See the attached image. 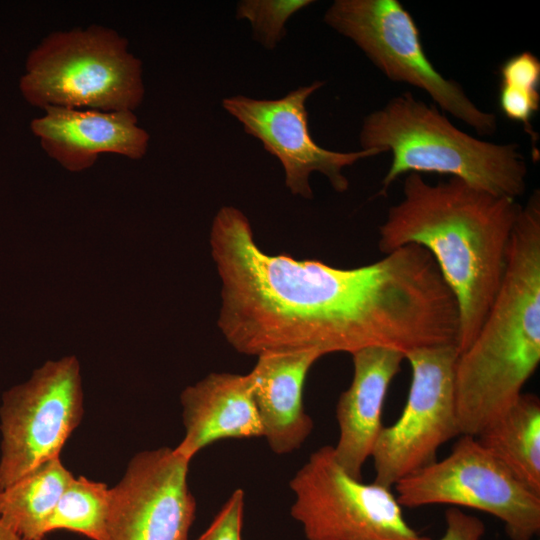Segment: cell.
<instances>
[{"instance_id":"6","label":"cell","mask_w":540,"mask_h":540,"mask_svg":"<svg viewBox=\"0 0 540 540\" xmlns=\"http://www.w3.org/2000/svg\"><path fill=\"white\" fill-rule=\"evenodd\" d=\"M323 20L353 41L391 81L426 92L437 107L480 135L496 132V115L479 108L459 83L433 66L412 15L398 0H335Z\"/></svg>"},{"instance_id":"21","label":"cell","mask_w":540,"mask_h":540,"mask_svg":"<svg viewBox=\"0 0 540 540\" xmlns=\"http://www.w3.org/2000/svg\"><path fill=\"white\" fill-rule=\"evenodd\" d=\"M312 3V0H243L237 3L236 17L247 20L253 38L272 50L286 35L288 19Z\"/></svg>"},{"instance_id":"2","label":"cell","mask_w":540,"mask_h":540,"mask_svg":"<svg viewBox=\"0 0 540 540\" xmlns=\"http://www.w3.org/2000/svg\"><path fill=\"white\" fill-rule=\"evenodd\" d=\"M521 207L514 198L455 177L430 184L421 174L409 173L402 199L379 227L378 247L384 254L417 245L434 259L457 303L459 353L474 340L500 288Z\"/></svg>"},{"instance_id":"15","label":"cell","mask_w":540,"mask_h":540,"mask_svg":"<svg viewBox=\"0 0 540 540\" xmlns=\"http://www.w3.org/2000/svg\"><path fill=\"white\" fill-rule=\"evenodd\" d=\"M180 402L185 433L174 450L190 461L212 443L262 437L248 373H210L186 387Z\"/></svg>"},{"instance_id":"22","label":"cell","mask_w":540,"mask_h":540,"mask_svg":"<svg viewBox=\"0 0 540 540\" xmlns=\"http://www.w3.org/2000/svg\"><path fill=\"white\" fill-rule=\"evenodd\" d=\"M245 494L234 490L208 528L194 540H242Z\"/></svg>"},{"instance_id":"7","label":"cell","mask_w":540,"mask_h":540,"mask_svg":"<svg viewBox=\"0 0 540 540\" xmlns=\"http://www.w3.org/2000/svg\"><path fill=\"white\" fill-rule=\"evenodd\" d=\"M289 486L307 540H431L407 522L391 488L352 477L330 445L311 453Z\"/></svg>"},{"instance_id":"3","label":"cell","mask_w":540,"mask_h":540,"mask_svg":"<svg viewBox=\"0 0 540 540\" xmlns=\"http://www.w3.org/2000/svg\"><path fill=\"white\" fill-rule=\"evenodd\" d=\"M540 362V194L521 207L506 271L489 311L455 365L460 435L478 436L508 410Z\"/></svg>"},{"instance_id":"20","label":"cell","mask_w":540,"mask_h":540,"mask_svg":"<svg viewBox=\"0 0 540 540\" xmlns=\"http://www.w3.org/2000/svg\"><path fill=\"white\" fill-rule=\"evenodd\" d=\"M498 104L508 119L521 123L532 143V157L539 159L538 135L532 118L540 108V61L530 51L506 59L499 69Z\"/></svg>"},{"instance_id":"24","label":"cell","mask_w":540,"mask_h":540,"mask_svg":"<svg viewBox=\"0 0 540 540\" xmlns=\"http://www.w3.org/2000/svg\"><path fill=\"white\" fill-rule=\"evenodd\" d=\"M2 490V486L0 484V491ZM0 540H27L25 538H22L18 534H16L14 531H12L1 519L0 517ZM47 540V538L42 539Z\"/></svg>"},{"instance_id":"16","label":"cell","mask_w":540,"mask_h":540,"mask_svg":"<svg viewBox=\"0 0 540 540\" xmlns=\"http://www.w3.org/2000/svg\"><path fill=\"white\" fill-rule=\"evenodd\" d=\"M321 357L313 351L264 354L248 373L262 438L275 454L299 449L313 430L303 394L308 372Z\"/></svg>"},{"instance_id":"8","label":"cell","mask_w":540,"mask_h":540,"mask_svg":"<svg viewBox=\"0 0 540 540\" xmlns=\"http://www.w3.org/2000/svg\"><path fill=\"white\" fill-rule=\"evenodd\" d=\"M402 507L446 504L499 519L511 540H532L540 531V495L524 486L476 437L462 435L448 456L394 486Z\"/></svg>"},{"instance_id":"1","label":"cell","mask_w":540,"mask_h":540,"mask_svg":"<svg viewBox=\"0 0 540 540\" xmlns=\"http://www.w3.org/2000/svg\"><path fill=\"white\" fill-rule=\"evenodd\" d=\"M210 247L221 281L217 324L239 353L313 351L323 357L368 347L403 352L419 334L424 288L401 250L355 268L269 255L257 245L246 215L233 206L214 216Z\"/></svg>"},{"instance_id":"12","label":"cell","mask_w":540,"mask_h":540,"mask_svg":"<svg viewBox=\"0 0 540 540\" xmlns=\"http://www.w3.org/2000/svg\"><path fill=\"white\" fill-rule=\"evenodd\" d=\"M189 465L170 447L134 455L111 488L103 540H190L196 500L188 485Z\"/></svg>"},{"instance_id":"11","label":"cell","mask_w":540,"mask_h":540,"mask_svg":"<svg viewBox=\"0 0 540 540\" xmlns=\"http://www.w3.org/2000/svg\"><path fill=\"white\" fill-rule=\"evenodd\" d=\"M323 85L324 82L315 81L273 100L243 95L222 100L224 110L280 161L290 192L306 199L313 197L310 185L312 173H321L335 191L344 192L349 186L344 168L361 159L382 154L376 149L332 151L315 142L309 130L306 102Z\"/></svg>"},{"instance_id":"9","label":"cell","mask_w":540,"mask_h":540,"mask_svg":"<svg viewBox=\"0 0 540 540\" xmlns=\"http://www.w3.org/2000/svg\"><path fill=\"white\" fill-rule=\"evenodd\" d=\"M455 344L422 347L405 354L411 367L407 400L398 419L383 426L375 442L374 481L392 488L435 462L438 449L460 435L455 401Z\"/></svg>"},{"instance_id":"13","label":"cell","mask_w":540,"mask_h":540,"mask_svg":"<svg viewBox=\"0 0 540 540\" xmlns=\"http://www.w3.org/2000/svg\"><path fill=\"white\" fill-rule=\"evenodd\" d=\"M30 123L43 151L64 169L81 172L101 154L132 160L145 156L150 136L138 125L134 111H100L45 107Z\"/></svg>"},{"instance_id":"10","label":"cell","mask_w":540,"mask_h":540,"mask_svg":"<svg viewBox=\"0 0 540 540\" xmlns=\"http://www.w3.org/2000/svg\"><path fill=\"white\" fill-rule=\"evenodd\" d=\"M79 362L49 360L30 379L6 391L0 408V484L17 481L60 457L83 416Z\"/></svg>"},{"instance_id":"18","label":"cell","mask_w":540,"mask_h":540,"mask_svg":"<svg viewBox=\"0 0 540 540\" xmlns=\"http://www.w3.org/2000/svg\"><path fill=\"white\" fill-rule=\"evenodd\" d=\"M60 457L53 458L0 491V517L27 540L46 538L45 527L73 479Z\"/></svg>"},{"instance_id":"14","label":"cell","mask_w":540,"mask_h":540,"mask_svg":"<svg viewBox=\"0 0 540 540\" xmlns=\"http://www.w3.org/2000/svg\"><path fill=\"white\" fill-rule=\"evenodd\" d=\"M353 377L336 404L339 437L333 447L341 467L356 479L383 428L382 411L405 354L391 348L368 347L351 354Z\"/></svg>"},{"instance_id":"17","label":"cell","mask_w":540,"mask_h":540,"mask_svg":"<svg viewBox=\"0 0 540 540\" xmlns=\"http://www.w3.org/2000/svg\"><path fill=\"white\" fill-rule=\"evenodd\" d=\"M524 486L540 495V400L523 394L478 436Z\"/></svg>"},{"instance_id":"5","label":"cell","mask_w":540,"mask_h":540,"mask_svg":"<svg viewBox=\"0 0 540 540\" xmlns=\"http://www.w3.org/2000/svg\"><path fill=\"white\" fill-rule=\"evenodd\" d=\"M19 90L40 109L134 111L145 94L142 62L111 28L57 31L29 52Z\"/></svg>"},{"instance_id":"23","label":"cell","mask_w":540,"mask_h":540,"mask_svg":"<svg viewBox=\"0 0 540 540\" xmlns=\"http://www.w3.org/2000/svg\"><path fill=\"white\" fill-rule=\"evenodd\" d=\"M484 533L485 525L478 517L450 507L445 512V531L439 540H481Z\"/></svg>"},{"instance_id":"19","label":"cell","mask_w":540,"mask_h":540,"mask_svg":"<svg viewBox=\"0 0 540 540\" xmlns=\"http://www.w3.org/2000/svg\"><path fill=\"white\" fill-rule=\"evenodd\" d=\"M111 506V488L85 476L73 477L62 493L46 527V536L57 530L103 540Z\"/></svg>"},{"instance_id":"4","label":"cell","mask_w":540,"mask_h":540,"mask_svg":"<svg viewBox=\"0 0 540 540\" xmlns=\"http://www.w3.org/2000/svg\"><path fill=\"white\" fill-rule=\"evenodd\" d=\"M361 149L391 152L381 195L409 173H438L496 196L516 199L526 191L528 168L516 144L475 138L452 124L438 107L405 92L363 120Z\"/></svg>"}]
</instances>
